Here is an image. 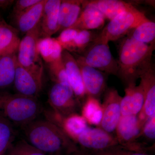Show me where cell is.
Wrapping results in <instances>:
<instances>
[{
	"instance_id": "6da1fadb",
	"label": "cell",
	"mask_w": 155,
	"mask_h": 155,
	"mask_svg": "<svg viewBox=\"0 0 155 155\" xmlns=\"http://www.w3.org/2000/svg\"><path fill=\"white\" fill-rule=\"evenodd\" d=\"M23 127L27 141L45 153L67 155L80 150L60 125L49 120H35Z\"/></svg>"
},
{
	"instance_id": "7a4b0ae2",
	"label": "cell",
	"mask_w": 155,
	"mask_h": 155,
	"mask_svg": "<svg viewBox=\"0 0 155 155\" xmlns=\"http://www.w3.org/2000/svg\"><path fill=\"white\" fill-rule=\"evenodd\" d=\"M155 43L147 44L128 35L119 45L118 76L125 85L136 84L142 72L152 65Z\"/></svg>"
},
{
	"instance_id": "3957f363",
	"label": "cell",
	"mask_w": 155,
	"mask_h": 155,
	"mask_svg": "<svg viewBox=\"0 0 155 155\" xmlns=\"http://www.w3.org/2000/svg\"><path fill=\"white\" fill-rule=\"evenodd\" d=\"M42 107L37 97L0 91V116L24 127L35 120Z\"/></svg>"
},
{
	"instance_id": "277c9868",
	"label": "cell",
	"mask_w": 155,
	"mask_h": 155,
	"mask_svg": "<svg viewBox=\"0 0 155 155\" xmlns=\"http://www.w3.org/2000/svg\"><path fill=\"white\" fill-rule=\"evenodd\" d=\"M40 22L25 34L20 40L17 52L18 64L35 75L43 77L42 61L37 50V43L40 38Z\"/></svg>"
},
{
	"instance_id": "5b68a950",
	"label": "cell",
	"mask_w": 155,
	"mask_h": 155,
	"mask_svg": "<svg viewBox=\"0 0 155 155\" xmlns=\"http://www.w3.org/2000/svg\"><path fill=\"white\" fill-rule=\"evenodd\" d=\"M149 20L143 13L136 8L123 12L111 20L97 38L108 43L115 41Z\"/></svg>"
},
{
	"instance_id": "8992f818",
	"label": "cell",
	"mask_w": 155,
	"mask_h": 155,
	"mask_svg": "<svg viewBox=\"0 0 155 155\" xmlns=\"http://www.w3.org/2000/svg\"><path fill=\"white\" fill-rule=\"evenodd\" d=\"M144 123L139 118L138 115L121 116L115 135L119 145L125 149L134 151L148 153L153 151L139 142Z\"/></svg>"
},
{
	"instance_id": "52a82bcc",
	"label": "cell",
	"mask_w": 155,
	"mask_h": 155,
	"mask_svg": "<svg viewBox=\"0 0 155 155\" xmlns=\"http://www.w3.org/2000/svg\"><path fill=\"white\" fill-rule=\"evenodd\" d=\"M109 43L97 38L86 48L81 55L89 66L104 72L117 76V61L112 55Z\"/></svg>"
},
{
	"instance_id": "ba28073f",
	"label": "cell",
	"mask_w": 155,
	"mask_h": 155,
	"mask_svg": "<svg viewBox=\"0 0 155 155\" xmlns=\"http://www.w3.org/2000/svg\"><path fill=\"white\" fill-rule=\"evenodd\" d=\"M81 150L90 155H99L119 145L115 137L99 127H89L74 140Z\"/></svg>"
},
{
	"instance_id": "9c48e42d",
	"label": "cell",
	"mask_w": 155,
	"mask_h": 155,
	"mask_svg": "<svg viewBox=\"0 0 155 155\" xmlns=\"http://www.w3.org/2000/svg\"><path fill=\"white\" fill-rule=\"evenodd\" d=\"M48 102L53 111L62 118L77 114L81 106L70 85L55 83L48 94Z\"/></svg>"
},
{
	"instance_id": "30bf717a",
	"label": "cell",
	"mask_w": 155,
	"mask_h": 155,
	"mask_svg": "<svg viewBox=\"0 0 155 155\" xmlns=\"http://www.w3.org/2000/svg\"><path fill=\"white\" fill-rule=\"evenodd\" d=\"M122 97L115 88H107L101 104L102 118L98 127L115 137L116 127L121 118Z\"/></svg>"
},
{
	"instance_id": "8fae6325",
	"label": "cell",
	"mask_w": 155,
	"mask_h": 155,
	"mask_svg": "<svg viewBox=\"0 0 155 155\" xmlns=\"http://www.w3.org/2000/svg\"><path fill=\"white\" fill-rule=\"evenodd\" d=\"M73 56L80 68L87 96L99 100L107 89L106 74L87 64L80 55Z\"/></svg>"
},
{
	"instance_id": "7c38bea8",
	"label": "cell",
	"mask_w": 155,
	"mask_h": 155,
	"mask_svg": "<svg viewBox=\"0 0 155 155\" xmlns=\"http://www.w3.org/2000/svg\"><path fill=\"white\" fill-rule=\"evenodd\" d=\"M61 58L66 69L69 85L82 107L87 96L80 68L75 57L67 50H63Z\"/></svg>"
},
{
	"instance_id": "4fadbf2b",
	"label": "cell",
	"mask_w": 155,
	"mask_h": 155,
	"mask_svg": "<svg viewBox=\"0 0 155 155\" xmlns=\"http://www.w3.org/2000/svg\"><path fill=\"white\" fill-rule=\"evenodd\" d=\"M13 85L17 94L37 97L42 88L43 77L29 72L17 62Z\"/></svg>"
},
{
	"instance_id": "5bb4252c",
	"label": "cell",
	"mask_w": 155,
	"mask_h": 155,
	"mask_svg": "<svg viewBox=\"0 0 155 155\" xmlns=\"http://www.w3.org/2000/svg\"><path fill=\"white\" fill-rule=\"evenodd\" d=\"M139 78L144 95V104L139 118L145 122L148 118L155 114V72L153 64L142 72Z\"/></svg>"
},
{
	"instance_id": "9a60e30c",
	"label": "cell",
	"mask_w": 155,
	"mask_h": 155,
	"mask_svg": "<svg viewBox=\"0 0 155 155\" xmlns=\"http://www.w3.org/2000/svg\"><path fill=\"white\" fill-rule=\"evenodd\" d=\"M105 18L94 1H83L80 16L72 27L78 30L100 29L104 25Z\"/></svg>"
},
{
	"instance_id": "2e32d148",
	"label": "cell",
	"mask_w": 155,
	"mask_h": 155,
	"mask_svg": "<svg viewBox=\"0 0 155 155\" xmlns=\"http://www.w3.org/2000/svg\"><path fill=\"white\" fill-rule=\"evenodd\" d=\"M45 0H41L36 5L11 17L13 27L19 32L25 34L40 22Z\"/></svg>"
},
{
	"instance_id": "e0dca14e",
	"label": "cell",
	"mask_w": 155,
	"mask_h": 155,
	"mask_svg": "<svg viewBox=\"0 0 155 155\" xmlns=\"http://www.w3.org/2000/svg\"><path fill=\"white\" fill-rule=\"evenodd\" d=\"M144 104V95L141 84H129L125 87V95L121 101L122 116L138 115Z\"/></svg>"
},
{
	"instance_id": "ac0fdd59",
	"label": "cell",
	"mask_w": 155,
	"mask_h": 155,
	"mask_svg": "<svg viewBox=\"0 0 155 155\" xmlns=\"http://www.w3.org/2000/svg\"><path fill=\"white\" fill-rule=\"evenodd\" d=\"M61 0H45L40 21V38L51 37L58 31Z\"/></svg>"
},
{
	"instance_id": "d6986e66",
	"label": "cell",
	"mask_w": 155,
	"mask_h": 155,
	"mask_svg": "<svg viewBox=\"0 0 155 155\" xmlns=\"http://www.w3.org/2000/svg\"><path fill=\"white\" fill-rule=\"evenodd\" d=\"M83 2L79 0L61 1L58 16V31L70 28L75 24L81 13Z\"/></svg>"
},
{
	"instance_id": "ffe728a7",
	"label": "cell",
	"mask_w": 155,
	"mask_h": 155,
	"mask_svg": "<svg viewBox=\"0 0 155 155\" xmlns=\"http://www.w3.org/2000/svg\"><path fill=\"white\" fill-rule=\"evenodd\" d=\"M20 41L18 31L0 15V58L17 53Z\"/></svg>"
},
{
	"instance_id": "44dd1931",
	"label": "cell",
	"mask_w": 155,
	"mask_h": 155,
	"mask_svg": "<svg viewBox=\"0 0 155 155\" xmlns=\"http://www.w3.org/2000/svg\"><path fill=\"white\" fill-rule=\"evenodd\" d=\"M17 63V53L0 58V91L14 84Z\"/></svg>"
},
{
	"instance_id": "7402d4cb",
	"label": "cell",
	"mask_w": 155,
	"mask_h": 155,
	"mask_svg": "<svg viewBox=\"0 0 155 155\" xmlns=\"http://www.w3.org/2000/svg\"><path fill=\"white\" fill-rule=\"evenodd\" d=\"M37 50L47 64L61 59L63 49L55 38H41L37 43Z\"/></svg>"
},
{
	"instance_id": "603a6c76",
	"label": "cell",
	"mask_w": 155,
	"mask_h": 155,
	"mask_svg": "<svg viewBox=\"0 0 155 155\" xmlns=\"http://www.w3.org/2000/svg\"><path fill=\"white\" fill-rule=\"evenodd\" d=\"M94 2L105 19L110 21L121 13L136 8L130 3L119 0H97Z\"/></svg>"
},
{
	"instance_id": "cb8c5ba5",
	"label": "cell",
	"mask_w": 155,
	"mask_h": 155,
	"mask_svg": "<svg viewBox=\"0 0 155 155\" xmlns=\"http://www.w3.org/2000/svg\"><path fill=\"white\" fill-rule=\"evenodd\" d=\"M59 125L74 142L89 127L86 120L78 114L62 118Z\"/></svg>"
},
{
	"instance_id": "d4e9b609",
	"label": "cell",
	"mask_w": 155,
	"mask_h": 155,
	"mask_svg": "<svg viewBox=\"0 0 155 155\" xmlns=\"http://www.w3.org/2000/svg\"><path fill=\"white\" fill-rule=\"evenodd\" d=\"M81 115L88 124L98 126L102 118V109L99 100L87 97L81 109Z\"/></svg>"
},
{
	"instance_id": "484cf974",
	"label": "cell",
	"mask_w": 155,
	"mask_h": 155,
	"mask_svg": "<svg viewBox=\"0 0 155 155\" xmlns=\"http://www.w3.org/2000/svg\"><path fill=\"white\" fill-rule=\"evenodd\" d=\"M129 33V36L147 44L155 43V23L149 20L138 25Z\"/></svg>"
},
{
	"instance_id": "4316f807",
	"label": "cell",
	"mask_w": 155,
	"mask_h": 155,
	"mask_svg": "<svg viewBox=\"0 0 155 155\" xmlns=\"http://www.w3.org/2000/svg\"><path fill=\"white\" fill-rule=\"evenodd\" d=\"M15 131L13 124L0 116V155H5L14 141Z\"/></svg>"
},
{
	"instance_id": "83f0119b",
	"label": "cell",
	"mask_w": 155,
	"mask_h": 155,
	"mask_svg": "<svg viewBox=\"0 0 155 155\" xmlns=\"http://www.w3.org/2000/svg\"><path fill=\"white\" fill-rule=\"evenodd\" d=\"M98 35L90 30H79L71 47L70 52L82 53L92 42L94 41Z\"/></svg>"
},
{
	"instance_id": "f1b7e54d",
	"label": "cell",
	"mask_w": 155,
	"mask_h": 155,
	"mask_svg": "<svg viewBox=\"0 0 155 155\" xmlns=\"http://www.w3.org/2000/svg\"><path fill=\"white\" fill-rule=\"evenodd\" d=\"M155 114L148 118L142 129L139 142L144 146L155 149Z\"/></svg>"
},
{
	"instance_id": "f546056e",
	"label": "cell",
	"mask_w": 155,
	"mask_h": 155,
	"mask_svg": "<svg viewBox=\"0 0 155 155\" xmlns=\"http://www.w3.org/2000/svg\"><path fill=\"white\" fill-rule=\"evenodd\" d=\"M6 153L7 155H46L23 140L17 141L15 144L12 143Z\"/></svg>"
},
{
	"instance_id": "4dcf8cb0",
	"label": "cell",
	"mask_w": 155,
	"mask_h": 155,
	"mask_svg": "<svg viewBox=\"0 0 155 155\" xmlns=\"http://www.w3.org/2000/svg\"><path fill=\"white\" fill-rule=\"evenodd\" d=\"M47 64L50 77L54 83L69 85L62 58Z\"/></svg>"
},
{
	"instance_id": "1f68e13d",
	"label": "cell",
	"mask_w": 155,
	"mask_h": 155,
	"mask_svg": "<svg viewBox=\"0 0 155 155\" xmlns=\"http://www.w3.org/2000/svg\"><path fill=\"white\" fill-rule=\"evenodd\" d=\"M78 31L74 28H68L61 31L60 35L55 38L63 50H67L70 52L72 43Z\"/></svg>"
},
{
	"instance_id": "d6a6232c",
	"label": "cell",
	"mask_w": 155,
	"mask_h": 155,
	"mask_svg": "<svg viewBox=\"0 0 155 155\" xmlns=\"http://www.w3.org/2000/svg\"><path fill=\"white\" fill-rule=\"evenodd\" d=\"M41 0H18L15 1L11 17L19 14L31 6L39 2Z\"/></svg>"
},
{
	"instance_id": "836d02e7",
	"label": "cell",
	"mask_w": 155,
	"mask_h": 155,
	"mask_svg": "<svg viewBox=\"0 0 155 155\" xmlns=\"http://www.w3.org/2000/svg\"><path fill=\"white\" fill-rule=\"evenodd\" d=\"M99 155H152L146 153L139 152L129 150L123 148L122 147H118L112 149L106 152Z\"/></svg>"
},
{
	"instance_id": "e575fe53",
	"label": "cell",
	"mask_w": 155,
	"mask_h": 155,
	"mask_svg": "<svg viewBox=\"0 0 155 155\" xmlns=\"http://www.w3.org/2000/svg\"><path fill=\"white\" fill-rule=\"evenodd\" d=\"M14 0H0V9L1 10H7L15 3Z\"/></svg>"
},
{
	"instance_id": "d590c367",
	"label": "cell",
	"mask_w": 155,
	"mask_h": 155,
	"mask_svg": "<svg viewBox=\"0 0 155 155\" xmlns=\"http://www.w3.org/2000/svg\"><path fill=\"white\" fill-rule=\"evenodd\" d=\"M64 155H90L85 152L81 150H79L78 151L69 154Z\"/></svg>"
}]
</instances>
